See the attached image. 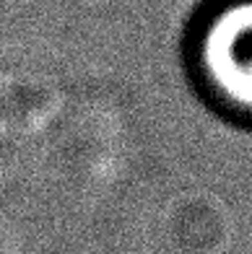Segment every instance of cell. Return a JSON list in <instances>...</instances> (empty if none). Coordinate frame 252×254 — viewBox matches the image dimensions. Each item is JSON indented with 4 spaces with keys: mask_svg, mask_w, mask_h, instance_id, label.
<instances>
[{
    "mask_svg": "<svg viewBox=\"0 0 252 254\" xmlns=\"http://www.w3.org/2000/svg\"><path fill=\"white\" fill-rule=\"evenodd\" d=\"M216 21L205 44V70L229 101L252 112V3Z\"/></svg>",
    "mask_w": 252,
    "mask_h": 254,
    "instance_id": "obj_1",
    "label": "cell"
}]
</instances>
